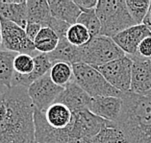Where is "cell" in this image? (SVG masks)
I'll list each match as a JSON object with an SVG mask.
<instances>
[{"label":"cell","mask_w":151,"mask_h":143,"mask_svg":"<svg viewBox=\"0 0 151 143\" xmlns=\"http://www.w3.org/2000/svg\"><path fill=\"white\" fill-rule=\"evenodd\" d=\"M34 113L27 87L7 89L0 96V143H35Z\"/></svg>","instance_id":"6da1fadb"},{"label":"cell","mask_w":151,"mask_h":143,"mask_svg":"<svg viewBox=\"0 0 151 143\" xmlns=\"http://www.w3.org/2000/svg\"><path fill=\"white\" fill-rule=\"evenodd\" d=\"M122 111L115 125L127 143H151V96L131 91L122 96Z\"/></svg>","instance_id":"7a4b0ae2"},{"label":"cell","mask_w":151,"mask_h":143,"mask_svg":"<svg viewBox=\"0 0 151 143\" xmlns=\"http://www.w3.org/2000/svg\"><path fill=\"white\" fill-rule=\"evenodd\" d=\"M95 12L101 22L100 36L114 38L119 33L137 25L125 0H99Z\"/></svg>","instance_id":"3957f363"},{"label":"cell","mask_w":151,"mask_h":143,"mask_svg":"<svg viewBox=\"0 0 151 143\" xmlns=\"http://www.w3.org/2000/svg\"><path fill=\"white\" fill-rule=\"evenodd\" d=\"M73 82L83 89L91 98L97 96H111L122 98L123 92L114 87L96 68L78 63L72 64Z\"/></svg>","instance_id":"277c9868"},{"label":"cell","mask_w":151,"mask_h":143,"mask_svg":"<svg viewBox=\"0 0 151 143\" xmlns=\"http://www.w3.org/2000/svg\"><path fill=\"white\" fill-rule=\"evenodd\" d=\"M82 63L93 67L100 66L126 56L113 38L97 36L93 38L86 45L81 47Z\"/></svg>","instance_id":"5b68a950"},{"label":"cell","mask_w":151,"mask_h":143,"mask_svg":"<svg viewBox=\"0 0 151 143\" xmlns=\"http://www.w3.org/2000/svg\"><path fill=\"white\" fill-rule=\"evenodd\" d=\"M72 113L71 123L68 126L71 141L76 139H93L111 123L95 115L88 109Z\"/></svg>","instance_id":"8992f818"},{"label":"cell","mask_w":151,"mask_h":143,"mask_svg":"<svg viewBox=\"0 0 151 143\" xmlns=\"http://www.w3.org/2000/svg\"><path fill=\"white\" fill-rule=\"evenodd\" d=\"M0 23L2 28V50L36 57L34 54L39 52L35 48L34 41L28 38L23 28L7 20L0 19Z\"/></svg>","instance_id":"52a82bcc"},{"label":"cell","mask_w":151,"mask_h":143,"mask_svg":"<svg viewBox=\"0 0 151 143\" xmlns=\"http://www.w3.org/2000/svg\"><path fill=\"white\" fill-rule=\"evenodd\" d=\"M132 65L133 61L128 56H125L94 68H96L114 87L126 93L131 89Z\"/></svg>","instance_id":"ba28073f"},{"label":"cell","mask_w":151,"mask_h":143,"mask_svg":"<svg viewBox=\"0 0 151 143\" xmlns=\"http://www.w3.org/2000/svg\"><path fill=\"white\" fill-rule=\"evenodd\" d=\"M27 89L35 109L45 112L51 105L56 103L58 97L64 90V87L54 84L48 72L42 78L33 83Z\"/></svg>","instance_id":"9c48e42d"},{"label":"cell","mask_w":151,"mask_h":143,"mask_svg":"<svg viewBox=\"0 0 151 143\" xmlns=\"http://www.w3.org/2000/svg\"><path fill=\"white\" fill-rule=\"evenodd\" d=\"M34 120L37 143H69L71 141L69 127L63 130L54 129L47 123L43 112L35 109Z\"/></svg>","instance_id":"30bf717a"},{"label":"cell","mask_w":151,"mask_h":143,"mask_svg":"<svg viewBox=\"0 0 151 143\" xmlns=\"http://www.w3.org/2000/svg\"><path fill=\"white\" fill-rule=\"evenodd\" d=\"M129 58L133 61L130 91L138 95H147L151 89V60L138 56Z\"/></svg>","instance_id":"8fae6325"},{"label":"cell","mask_w":151,"mask_h":143,"mask_svg":"<svg viewBox=\"0 0 151 143\" xmlns=\"http://www.w3.org/2000/svg\"><path fill=\"white\" fill-rule=\"evenodd\" d=\"M151 36V32L145 25H135L119 33L113 38L119 48L128 57L137 56L138 47L143 39Z\"/></svg>","instance_id":"7c38bea8"},{"label":"cell","mask_w":151,"mask_h":143,"mask_svg":"<svg viewBox=\"0 0 151 143\" xmlns=\"http://www.w3.org/2000/svg\"><path fill=\"white\" fill-rule=\"evenodd\" d=\"M122 98L97 96L91 98L90 111L109 122L116 123L122 111Z\"/></svg>","instance_id":"4fadbf2b"},{"label":"cell","mask_w":151,"mask_h":143,"mask_svg":"<svg viewBox=\"0 0 151 143\" xmlns=\"http://www.w3.org/2000/svg\"><path fill=\"white\" fill-rule=\"evenodd\" d=\"M56 102L64 104L72 112H75L82 109H89L91 97L77 84L71 82L65 87Z\"/></svg>","instance_id":"5bb4252c"},{"label":"cell","mask_w":151,"mask_h":143,"mask_svg":"<svg viewBox=\"0 0 151 143\" xmlns=\"http://www.w3.org/2000/svg\"><path fill=\"white\" fill-rule=\"evenodd\" d=\"M35 61V67L34 70L32 71L29 75H19L17 73H14L13 81H12V87H30L34 82L43 76H45L47 73L50 71L52 67V61L47 54H39L36 57H34Z\"/></svg>","instance_id":"9a60e30c"},{"label":"cell","mask_w":151,"mask_h":143,"mask_svg":"<svg viewBox=\"0 0 151 143\" xmlns=\"http://www.w3.org/2000/svg\"><path fill=\"white\" fill-rule=\"evenodd\" d=\"M0 19L11 21L25 29L27 25V3L19 1H0Z\"/></svg>","instance_id":"2e32d148"},{"label":"cell","mask_w":151,"mask_h":143,"mask_svg":"<svg viewBox=\"0 0 151 143\" xmlns=\"http://www.w3.org/2000/svg\"><path fill=\"white\" fill-rule=\"evenodd\" d=\"M52 16L71 25L77 23L82 11L71 0H50L48 1Z\"/></svg>","instance_id":"e0dca14e"},{"label":"cell","mask_w":151,"mask_h":143,"mask_svg":"<svg viewBox=\"0 0 151 143\" xmlns=\"http://www.w3.org/2000/svg\"><path fill=\"white\" fill-rule=\"evenodd\" d=\"M52 61H65L72 64L82 63V55H81V47L72 45L68 42L67 38L60 39L57 48L52 53L47 54Z\"/></svg>","instance_id":"ac0fdd59"},{"label":"cell","mask_w":151,"mask_h":143,"mask_svg":"<svg viewBox=\"0 0 151 143\" xmlns=\"http://www.w3.org/2000/svg\"><path fill=\"white\" fill-rule=\"evenodd\" d=\"M27 22L40 24L42 27H48L51 14L48 1L46 0H27Z\"/></svg>","instance_id":"d6986e66"},{"label":"cell","mask_w":151,"mask_h":143,"mask_svg":"<svg viewBox=\"0 0 151 143\" xmlns=\"http://www.w3.org/2000/svg\"><path fill=\"white\" fill-rule=\"evenodd\" d=\"M45 116L51 127L63 130L68 128L71 123L73 113L67 106L56 102L45 112Z\"/></svg>","instance_id":"ffe728a7"},{"label":"cell","mask_w":151,"mask_h":143,"mask_svg":"<svg viewBox=\"0 0 151 143\" xmlns=\"http://www.w3.org/2000/svg\"><path fill=\"white\" fill-rule=\"evenodd\" d=\"M60 41L58 35L49 27H42L34 40L35 48L40 54H50Z\"/></svg>","instance_id":"44dd1931"},{"label":"cell","mask_w":151,"mask_h":143,"mask_svg":"<svg viewBox=\"0 0 151 143\" xmlns=\"http://www.w3.org/2000/svg\"><path fill=\"white\" fill-rule=\"evenodd\" d=\"M49 74L53 83L64 89L68 84L73 82V78H74L72 65L68 63H65V61L53 63Z\"/></svg>","instance_id":"7402d4cb"},{"label":"cell","mask_w":151,"mask_h":143,"mask_svg":"<svg viewBox=\"0 0 151 143\" xmlns=\"http://www.w3.org/2000/svg\"><path fill=\"white\" fill-rule=\"evenodd\" d=\"M17 53L0 50V84L7 89L12 87L14 77V61Z\"/></svg>","instance_id":"603a6c76"},{"label":"cell","mask_w":151,"mask_h":143,"mask_svg":"<svg viewBox=\"0 0 151 143\" xmlns=\"http://www.w3.org/2000/svg\"><path fill=\"white\" fill-rule=\"evenodd\" d=\"M93 143H126V138L119 128L115 123H110L109 126L105 127L91 139Z\"/></svg>","instance_id":"cb8c5ba5"},{"label":"cell","mask_w":151,"mask_h":143,"mask_svg":"<svg viewBox=\"0 0 151 143\" xmlns=\"http://www.w3.org/2000/svg\"><path fill=\"white\" fill-rule=\"evenodd\" d=\"M65 38L72 45L82 47L86 45L93 39V36L86 27H84L83 25L79 23H76L69 27Z\"/></svg>","instance_id":"d4e9b609"},{"label":"cell","mask_w":151,"mask_h":143,"mask_svg":"<svg viewBox=\"0 0 151 143\" xmlns=\"http://www.w3.org/2000/svg\"><path fill=\"white\" fill-rule=\"evenodd\" d=\"M126 5L137 25L142 24L149 10L150 0H126Z\"/></svg>","instance_id":"484cf974"},{"label":"cell","mask_w":151,"mask_h":143,"mask_svg":"<svg viewBox=\"0 0 151 143\" xmlns=\"http://www.w3.org/2000/svg\"><path fill=\"white\" fill-rule=\"evenodd\" d=\"M77 23L83 25L86 27L93 38L100 35L101 32V22L96 14L95 10L88 11V12H82L77 20Z\"/></svg>","instance_id":"4316f807"},{"label":"cell","mask_w":151,"mask_h":143,"mask_svg":"<svg viewBox=\"0 0 151 143\" xmlns=\"http://www.w3.org/2000/svg\"><path fill=\"white\" fill-rule=\"evenodd\" d=\"M34 57L28 54H17L14 61V70L19 75H29L34 70Z\"/></svg>","instance_id":"83f0119b"},{"label":"cell","mask_w":151,"mask_h":143,"mask_svg":"<svg viewBox=\"0 0 151 143\" xmlns=\"http://www.w3.org/2000/svg\"><path fill=\"white\" fill-rule=\"evenodd\" d=\"M48 27L51 28L55 33H56L59 36V39H63V38H65V36H67V33L68 31L69 27H70V25L52 16V19H51Z\"/></svg>","instance_id":"f1b7e54d"},{"label":"cell","mask_w":151,"mask_h":143,"mask_svg":"<svg viewBox=\"0 0 151 143\" xmlns=\"http://www.w3.org/2000/svg\"><path fill=\"white\" fill-rule=\"evenodd\" d=\"M138 57L151 60V36H147L139 43L138 47Z\"/></svg>","instance_id":"f546056e"},{"label":"cell","mask_w":151,"mask_h":143,"mask_svg":"<svg viewBox=\"0 0 151 143\" xmlns=\"http://www.w3.org/2000/svg\"><path fill=\"white\" fill-rule=\"evenodd\" d=\"M74 2L82 12H88V11L95 10L98 4L97 0H75Z\"/></svg>","instance_id":"4dcf8cb0"},{"label":"cell","mask_w":151,"mask_h":143,"mask_svg":"<svg viewBox=\"0 0 151 143\" xmlns=\"http://www.w3.org/2000/svg\"><path fill=\"white\" fill-rule=\"evenodd\" d=\"M42 26L40 24L37 23H31V22H27L26 27H25V32H26V35L29 39H30L32 41H34L35 39L37 38V36L40 33V31L42 30Z\"/></svg>","instance_id":"1f68e13d"},{"label":"cell","mask_w":151,"mask_h":143,"mask_svg":"<svg viewBox=\"0 0 151 143\" xmlns=\"http://www.w3.org/2000/svg\"><path fill=\"white\" fill-rule=\"evenodd\" d=\"M142 24L145 25V26L148 28V30L151 32V0H150L149 10H148V12H147V14H146V16L145 18V20H143Z\"/></svg>","instance_id":"d6a6232c"},{"label":"cell","mask_w":151,"mask_h":143,"mask_svg":"<svg viewBox=\"0 0 151 143\" xmlns=\"http://www.w3.org/2000/svg\"><path fill=\"white\" fill-rule=\"evenodd\" d=\"M69 143H93L91 139H76V140H72Z\"/></svg>","instance_id":"836d02e7"},{"label":"cell","mask_w":151,"mask_h":143,"mask_svg":"<svg viewBox=\"0 0 151 143\" xmlns=\"http://www.w3.org/2000/svg\"><path fill=\"white\" fill-rule=\"evenodd\" d=\"M7 89H7L6 87H4L3 85H1V84H0V96H1V95L4 93Z\"/></svg>","instance_id":"e575fe53"},{"label":"cell","mask_w":151,"mask_h":143,"mask_svg":"<svg viewBox=\"0 0 151 143\" xmlns=\"http://www.w3.org/2000/svg\"><path fill=\"white\" fill-rule=\"evenodd\" d=\"M0 50H2V28L0 23Z\"/></svg>","instance_id":"d590c367"},{"label":"cell","mask_w":151,"mask_h":143,"mask_svg":"<svg viewBox=\"0 0 151 143\" xmlns=\"http://www.w3.org/2000/svg\"><path fill=\"white\" fill-rule=\"evenodd\" d=\"M147 96H151V89L149 90V92L147 93Z\"/></svg>","instance_id":"8d00e7d4"},{"label":"cell","mask_w":151,"mask_h":143,"mask_svg":"<svg viewBox=\"0 0 151 143\" xmlns=\"http://www.w3.org/2000/svg\"><path fill=\"white\" fill-rule=\"evenodd\" d=\"M35 143H37V141H36V142H35Z\"/></svg>","instance_id":"74e56055"},{"label":"cell","mask_w":151,"mask_h":143,"mask_svg":"<svg viewBox=\"0 0 151 143\" xmlns=\"http://www.w3.org/2000/svg\"><path fill=\"white\" fill-rule=\"evenodd\" d=\"M126 143H127V142H126Z\"/></svg>","instance_id":"f35d334b"}]
</instances>
